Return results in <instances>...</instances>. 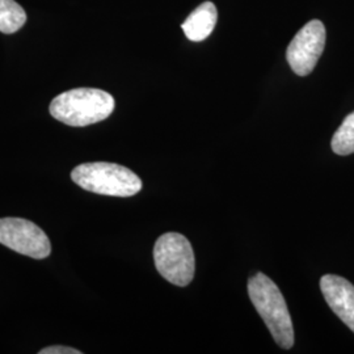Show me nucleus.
I'll use <instances>...</instances> for the list:
<instances>
[{"label": "nucleus", "instance_id": "1", "mask_svg": "<svg viewBox=\"0 0 354 354\" xmlns=\"http://www.w3.org/2000/svg\"><path fill=\"white\" fill-rule=\"evenodd\" d=\"M113 96L102 89L75 88L58 95L49 106L51 115L68 127H84L113 113Z\"/></svg>", "mask_w": 354, "mask_h": 354}, {"label": "nucleus", "instance_id": "2", "mask_svg": "<svg viewBox=\"0 0 354 354\" xmlns=\"http://www.w3.org/2000/svg\"><path fill=\"white\" fill-rule=\"evenodd\" d=\"M248 294L274 342L283 349H290L294 344V328L279 286L266 274L257 273L248 281Z\"/></svg>", "mask_w": 354, "mask_h": 354}, {"label": "nucleus", "instance_id": "3", "mask_svg": "<svg viewBox=\"0 0 354 354\" xmlns=\"http://www.w3.org/2000/svg\"><path fill=\"white\" fill-rule=\"evenodd\" d=\"M71 178L84 190L113 197H131L142 189V181L127 167L106 162L77 165Z\"/></svg>", "mask_w": 354, "mask_h": 354}, {"label": "nucleus", "instance_id": "4", "mask_svg": "<svg viewBox=\"0 0 354 354\" xmlns=\"http://www.w3.org/2000/svg\"><path fill=\"white\" fill-rule=\"evenodd\" d=\"M153 261L158 272L180 288L188 286L194 277V252L189 241L181 234H163L155 243Z\"/></svg>", "mask_w": 354, "mask_h": 354}, {"label": "nucleus", "instance_id": "5", "mask_svg": "<svg viewBox=\"0 0 354 354\" xmlns=\"http://www.w3.org/2000/svg\"><path fill=\"white\" fill-rule=\"evenodd\" d=\"M0 244L32 259H46L51 244L46 234L33 222L23 218L0 219Z\"/></svg>", "mask_w": 354, "mask_h": 354}, {"label": "nucleus", "instance_id": "6", "mask_svg": "<svg viewBox=\"0 0 354 354\" xmlns=\"http://www.w3.org/2000/svg\"><path fill=\"white\" fill-rule=\"evenodd\" d=\"M326 26L320 20H311L295 35L286 51L291 70L307 76L315 68L326 46Z\"/></svg>", "mask_w": 354, "mask_h": 354}, {"label": "nucleus", "instance_id": "7", "mask_svg": "<svg viewBox=\"0 0 354 354\" xmlns=\"http://www.w3.org/2000/svg\"><path fill=\"white\" fill-rule=\"evenodd\" d=\"M320 289L330 310L354 332V286L340 276L326 274L320 279Z\"/></svg>", "mask_w": 354, "mask_h": 354}, {"label": "nucleus", "instance_id": "8", "mask_svg": "<svg viewBox=\"0 0 354 354\" xmlns=\"http://www.w3.org/2000/svg\"><path fill=\"white\" fill-rule=\"evenodd\" d=\"M218 19V11L214 3L205 1L198 6L183 23V30L190 41L200 42L212 35Z\"/></svg>", "mask_w": 354, "mask_h": 354}, {"label": "nucleus", "instance_id": "9", "mask_svg": "<svg viewBox=\"0 0 354 354\" xmlns=\"http://www.w3.org/2000/svg\"><path fill=\"white\" fill-rule=\"evenodd\" d=\"M26 23L24 8L15 0H0V32L13 35Z\"/></svg>", "mask_w": 354, "mask_h": 354}, {"label": "nucleus", "instance_id": "10", "mask_svg": "<svg viewBox=\"0 0 354 354\" xmlns=\"http://www.w3.org/2000/svg\"><path fill=\"white\" fill-rule=\"evenodd\" d=\"M330 147L335 153L346 156L354 153V112L348 114L340 127L336 130Z\"/></svg>", "mask_w": 354, "mask_h": 354}, {"label": "nucleus", "instance_id": "11", "mask_svg": "<svg viewBox=\"0 0 354 354\" xmlns=\"http://www.w3.org/2000/svg\"><path fill=\"white\" fill-rule=\"evenodd\" d=\"M39 354H80V351H76L74 348L70 346H62V345H53L41 349Z\"/></svg>", "mask_w": 354, "mask_h": 354}]
</instances>
